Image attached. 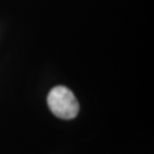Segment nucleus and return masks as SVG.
Masks as SVG:
<instances>
[{"mask_svg":"<svg viewBox=\"0 0 154 154\" xmlns=\"http://www.w3.org/2000/svg\"><path fill=\"white\" fill-rule=\"evenodd\" d=\"M49 109L55 116L62 119H72L79 111V103L73 92L65 86H56L48 94Z\"/></svg>","mask_w":154,"mask_h":154,"instance_id":"nucleus-1","label":"nucleus"}]
</instances>
